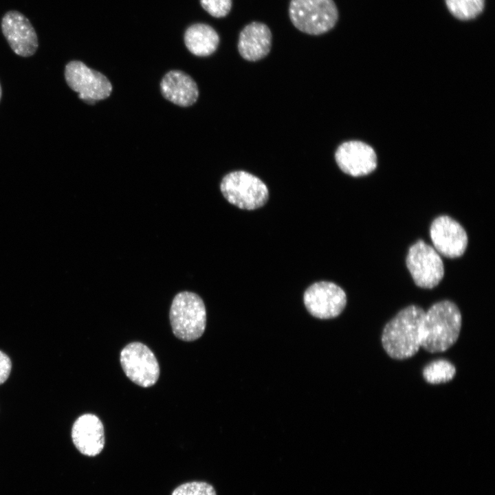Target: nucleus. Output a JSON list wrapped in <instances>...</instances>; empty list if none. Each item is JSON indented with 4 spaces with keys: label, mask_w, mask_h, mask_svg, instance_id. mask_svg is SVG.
Here are the masks:
<instances>
[{
    "label": "nucleus",
    "mask_w": 495,
    "mask_h": 495,
    "mask_svg": "<svg viewBox=\"0 0 495 495\" xmlns=\"http://www.w3.org/2000/svg\"><path fill=\"white\" fill-rule=\"evenodd\" d=\"M1 85H0V100H1Z\"/></svg>",
    "instance_id": "22"
},
{
    "label": "nucleus",
    "mask_w": 495,
    "mask_h": 495,
    "mask_svg": "<svg viewBox=\"0 0 495 495\" xmlns=\"http://www.w3.org/2000/svg\"><path fill=\"white\" fill-rule=\"evenodd\" d=\"M203 8L217 18L226 16L231 10L232 0H200Z\"/></svg>",
    "instance_id": "20"
},
{
    "label": "nucleus",
    "mask_w": 495,
    "mask_h": 495,
    "mask_svg": "<svg viewBox=\"0 0 495 495\" xmlns=\"http://www.w3.org/2000/svg\"><path fill=\"white\" fill-rule=\"evenodd\" d=\"M335 158L341 170L353 177L366 175L377 166V157L373 148L357 140L340 144L336 151Z\"/></svg>",
    "instance_id": "12"
},
{
    "label": "nucleus",
    "mask_w": 495,
    "mask_h": 495,
    "mask_svg": "<svg viewBox=\"0 0 495 495\" xmlns=\"http://www.w3.org/2000/svg\"><path fill=\"white\" fill-rule=\"evenodd\" d=\"M160 90L168 100L180 107L193 104L199 96L195 80L187 74L179 71L168 72L162 79Z\"/></svg>",
    "instance_id": "15"
},
{
    "label": "nucleus",
    "mask_w": 495,
    "mask_h": 495,
    "mask_svg": "<svg viewBox=\"0 0 495 495\" xmlns=\"http://www.w3.org/2000/svg\"><path fill=\"white\" fill-rule=\"evenodd\" d=\"M303 301L306 309L313 316L330 319L342 312L346 305V295L336 283L319 281L305 290Z\"/></svg>",
    "instance_id": "9"
},
{
    "label": "nucleus",
    "mask_w": 495,
    "mask_h": 495,
    "mask_svg": "<svg viewBox=\"0 0 495 495\" xmlns=\"http://www.w3.org/2000/svg\"><path fill=\"white\" fill-rule=\"evenodd\" d=\"M171 495H217L214 487L206 482L192 481L176 487Z\"/></svg>",
    "instance_id": "19"
},
{
    "label": "nucleus",
    "mask_w": 495,
    "mask_h": 495,
    "mask_svg": "<svg viewBox=\"0 0 495 495\" xmlns=\"http://www.w3.org/2000/svg\"><path fill=\"white\" fill-rule=\"evenodd\" d=\"M425 311L417 305L400 310L384 326L382 344L386 353L395 360L415 355L421 347V327Z\"/></svg>",
    "instance_id": "2"
},
{
    "label": "nucleus",
    "mask_w": 495,
    "mask_h": 495,
    "mask_svg": "<svg viewBox=\"0 0 495 495\" xmlns=\"http://www.w3.org/2000/svg\"><path fill=\"white\" fill-rule=\"evenodd\" d=\"M72 439L75 447L81 454L88 456L99 454L105 443L102 421L94 414L82 415L72 426Z\"/></svg>",
    "instance_id": "13"
},
{
    "label": "nucleus",
    "mask_w": 495,
    "mask_h": 495,
    "mask_svg": "<svg viewBox=\"0 0 495 495\" xmlns=\"http://www.w3.org/2000/svg\"><path fill=\"white\" fill-rule=\"evenodd\" d=\"M173 334L184 341H194L204 333L206 310L201 298L191 292H181L174 297L169 312Z\"/></svg>",
    "instance_id": "3"
},
{
    "label": "nucleus",
    "mask_w": 495,
    "mask_h": 495,
    "mask_svg": "<svg viewBox=\"0 0 495 495\" xmlns=\"http://www.w3.org/2000/svg\"><path fill=\"white\" fill-rule=\"evenodd\" d=\"M430 235L433 248L447 258L461 256L468 246L466 231L458 221L447 215L439 216L432 221Z\"/></svg>",
    "instance_id": "10"
},
{
    "label": "nucleus",
    "mask_w": 495,
    "mask_h": 495,
    "mask_svg": "<svg viewBox=\"0 0 495 495\" xmlns=\"http://www.w3.org/2000/svg\"><path fill=\"white\" fill-rule=\"evenodd\" d=\"M65 78L68 86L89 104L107 98L112 91V85L105 76L79 60L67 64Z\"/></svg>",
    "instance_id": "8"
},
{
    "label": "nucleus",
    "mask_w": 495,
    "mask_h": 495,
    "mask_svg": "<svg viewBox=\"0 0 495 495\" xmlns=\"http://www.w3.org/2000/svg\"><path fill=\"white\" fill-rule=\"evenodd\" d=\"M1 30L13 52L28 57L38 48L36 31L28 19L16 10L7 12L1 20Z\"/></svg>",
    "instance_id": "11"
},
{
    "label": "nucleus",
    "mask_w": 495,
    "mask_h": 495,
    "mask_svg": "<svg viewBox=\"0 0 495 495\" xmlns=\"http://www.w3.org/2000/svg\"><path fill=\"white\" fill-rule=\"evenodd\" d=\"M272 33L265 23L254 21L241 31L238 50L244 59L256 61L265 57L272 46Z\"/></svg>",
    "instance_id": "14"
},
{
    "label": "nucleus",
    "mask_w": 495,
    "mask_h": 495,
    "mask_svg": "<svg viewBox=\"0 0 495 495\" xmlns=\"http://www.w3.org/2000/svg\"><path fill=\"white\" fill-rule=\"evenodd\" d=\"M456 374L455 366L444 359L434 360L428 364L423 370L425 380L432 384L450 382Z\"/></svg>",
    "instance_id": "17"
},
{
    "label": "nucleus",
    "mask_w": 495,
    "mask_h": 495,
    "mask_svg": "<svg viewBox=\"0 0 495 495\" xmlns=\"http://www.w3.org/2000/svg\"><path fill=\"white\" fill-rule=\"evenodd\" d=\"M289 16L300 32L320 35L335 26L338 11L333 0H291Z\"/></svg>",
    "instance_id": "4"
},
{
    "label": "nucleus",
    "mask_w": 495,
    "mask_h": 495,
    "mask_svg": "<svg viewBox=\"0 0 495 495\" xmlns=\"http://www.w3.org/2000/svg\"><path fill=\"white\" fill-rule=\"evenodd\" d=\"M406 263L415 285L424 289L434 287L444 276L440 254L423 240H418L410 247Z\"/></svg>",
    "instance_id": "6"
},
{
    "label": "nucleus",
    "mask_w": 495,
    "mask_h": 495,
    "mask_svg": "<svg viewBox=\"0 0 495 495\" xmlns=\"http://www.w3.org/2000/svg\"><path fill=\"white\" fill-rule=\"evenodd\" d=\"M12 369V362L10 357L0 351V385L9 377Z\"/></svg>",
    "instance_id": "21"
},
{
    "label": "nucleus",
    "mask_w": 495,
    "mask_h": 495,
    "mask_svg": "<svg viewBox=\"0 0 495 495\" xmlns=\"http://www.w3.org/2000/svg\"><path fill=\"white\" fill-rule=\"evenodd\" d=\"M221 191L231 204L243 210H255L265 204L269 190L256 176L243 170L227 174L221 180Z\"/></svg>",
    "instance_id": "5"
},
{
    "label": "nucleus",
    "mask_w": 495,
    "mask_h": 495,
    "mask_svg": "<svg viewBox=\"0 0 495 495\" xmlns=\"http://www.w3.org/2000/svg\"><path fill=\"white\" fill-rule=\"evenodd\" d=\"M120 364L126 377L144 388L153 386L160 376V366L153 351L145 344L133 342L120 352Z\"/></svg>",
    "instance_id": "7"
},
{
    "label": "nucleus",
    "mask_w": 495,
    "mask_h": 495,
    "mask_svg": "<svg viewBox=\"0 0 495 495\" xmlns=\"http://www.w3.org/2000/svg\"><path fill=\"white\" fill-rule=\"evenodd\" d=\"M461 325V314L455 303L444 300L433 304L423 318L421 347L432 353L446 351L457 341Z\"/></svg>",
    "instance_id": "1"
},
{
    "label": "nucleus",
    "mask_w": 495,
    "mask_h": 495,
    "mask_svg": "<svg viewBox=\"0 0 495 495\" xmlns=\"http://www.w3.org/2000/svg\"><path fill=\"white\" fill-rule=\"evenodd\" d=\"M184 42L188 50L194 55L207 56L217 50L219 37L211 26L197 23L187 29L184 34Z\"/></svg>",
    "instance_id": "16"
},
{
    "label": "nucleus",
    "mask_w": 495,
    "mask_h": 495,
    "mask_svg": "<svg viewBox=\"0 0 495 495\" xmlns=\"http://www.w3.org/2000/svg\"><path fill=\"white\" fill-rule=\"evenodd\" d=\"M450 13L460 20H470L483 10L484 0H446Z\"/></svg>",
    "instance_id": "18"
}]
</instances>
